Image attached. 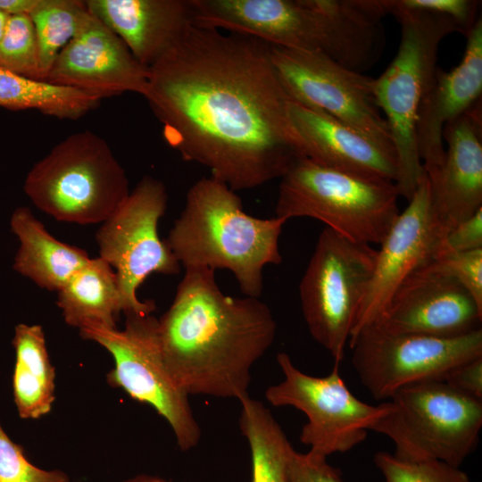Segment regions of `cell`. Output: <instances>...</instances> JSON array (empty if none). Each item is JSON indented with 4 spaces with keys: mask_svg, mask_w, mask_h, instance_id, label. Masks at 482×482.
I'll use <instances>...</instances> for the list:
<instances>
[{
    "mask_svg": "<svg viewBox=\"0 0 482 482\" xmlns=\"http://www.w3.org/2000/svg\"><path fill=\"white\" fill-rule=\"evenodd\" d=\"M148 70L144 97L167 144L232 190L280 179L305 157L269 44L193 23Z\"/></svg>",
    "mask_w": 482,
    "mask_h": 482,
    "instance_id": "obj_1",
    "label": "cell"
},
{
    "mask_svg": "<svg viewBox=\"0 0 482 482\" xmlns=\"http://www.w3.org/2000/svg\"><path fill=\"white\" fill-rule=\"evenodd\" d=\"M166 365L188 395L239 400L251 370L272 345L277 324L259 298L225 295L215 271L185 269L169 309L158 319Z\"/></svg>",
    "mask_w": 482,
    "mask_h": 482,
    "instance_id": "obj_2",
    "label": "cell"
},
{
    "mask_svg": "<svg viewBox=\"0 0 482 482\" xmlns=\"http://www.w3.org/2000/svg\"><path fill=\"white\" fill-rule=\"evenodd\" d=\"M286 222L247 214L236 191L210 176L188 189L164 241L185 269L228 270L245 296L260 298L265 266L282 261L279 237Z\"/></svg>",
    "mask_w": 482,
    "mask_h": 482,
    "instance_id": "obj_3",
    "label": "cell"
},
{
    "mask_svg": "<svg viewBox=\"0 0 482 482\" xmlns=\"http://www.w3.org/2000/svg\"><path fill=\"white\" fill-rule=\"evenodd\" d=\"M378 2L384 15H393L401 26L397 53L375 79V96L387 122L397 160L395 184L399 196L409 201L425 173L416 137L420 106L438 68L440 43L461 29L445 15L391 7L386 0Z\"/></svg>",
    "mask_w": 482,
    "mask_h": 482,
    "instance_id": "obj_4",
    "label": "cell"
},
{
    "mask_svg": "<svg viewBox=\"0 0 482 482\" xmlns=\"http://www.w3.org/2000/svg\"><path fill=\"white\" fill-rule=\"evenodd\" d=\"M395 182L327 167L307 157L280 178L276 217L318 220L350 240L380 245L396 220Z\"/></svg>",
    "mask_w": 482,
    "mask_h": 482,
    "instance_id": "obj_5",
    "label": "cell"
},
{
    "mask_svg": "<svg viewBox=\"0 0 482 482\" xmlns=\"http://www.w3.org/2000/svg\"><path fill=\"white\" fill-rule=\"evenodd\" d=\"M194 23L250 36L270 46L318 51L346 62L359 40L358 22L338 0H191Z\"/></svg>",
    "mask_w": 482,
    "mask_h": 482,
    "instance_id": "obj_6",
    "label": "cell"
},
{
    "mask_svg": "<svg viewBox=\"0 0 482 482\" xmlns=\"http://www.w3.org/2000/svg\"><path fill=\"white\" fill-rule=\"evenodd\" d=\"M34 205L59 221L102 223L129 195L125 170L96 133H74L28 173L23 187Z\"/></svg>",
    "mask_w": 482,
    "mask_h": 482,
    "instance_id": "obj_7",
    "label": "cell"
},
{
    "mask_svg": "<svg viewBox=\"0 0 482 482\" xmlns=\"http://www.w3.org/2000/svg\"><path fill=\"white\" fill-rule=\"evenodd\" d=\"M389 401L393 410L371 430L393 441L398 458L437 460L460 468L477 447L482 400L435 380L406 386Z\"/></svg>",
    "mask_w": 482,
    "mask_h": 482,
    "instance_id": "obj_8",
    "label": "cell"
},
{
    "mask_svg": "<svg viewBox=\"0 0 482 482\" xmlns=\"http://www.w3.org/2000/svg\"><path fill=\"white\" fill-rule=\"evenodd\" d=\"M124 314L123 329L88 327L79 329V335L112 355L114 368L106 376L108 384L153 407L171 428L179 448L193 449L200 441L201 428L189 395L174 380L164 361L158 319L152 313Z\"/></svg>",
    "mask_w": 482,
    "mask_h": 482,
    "instance_id": "obj_9",
    "label": "cell"
},
{
    "mask_svg": "<svg viewBox=\"0 0 482 482\" xmlns=\"http://www.w3.org/2000/svg\"><path fill=\"white\" fill-rule=\"evenodd\" d=\"M377 249L324 228L299 284L301 308L313 339L338 364L370 279Z\"/></svg>",
    "mask_w": 482,
    "mask_h": 482,
    "instance_id": "obj_10",
    "label": "cell"
},
{
    "mask_svg": "<svg viewBox=\"0 0 482 482\" xmlns=\"http://www.w3.org/2000/svg\"><path fill=\"white\" fill-rule=\"evenodd\" d=\"M167 202L164 184L145 176L96 231L99 257L115 271L124 313H152L154 301H140L137 288L153 273H179L181 265L158 234Z\"/></svg>",
    "mask_w": 482,
    "mask_h": 482,
    "instance_id": "obj_11",
    "label": "cell"
},
{
    "mask_svg": "<svg viewBox=\"0 0 482 482\" xmlns=\"http://www.w3.org/2000/svg\"><path fill=\"white\" fill-rule=\"evenodd\" d=\"M277 362L284 378L270 386L265 397L273 406H290L304 413L307 422L300 441L310 447L311 454L327 458L352 450L394 408L390 401L371 405L358 399L337 363L328 375L315 377L296 368L286 353H278Z\"/></svg>",
    "mask_w": 482,
    "mask_h": 482,
    "instance_id": "obj_12",
    "label": "cell"
},
{
    "mask_svg": "<svg viewBox=\"0 0 482 482\" xmlns=\"http://www.w3.org/2000/svg\"><path fill=\"white\" fill-rule=\"evenodd\" d=\"M352 363L377 400L419 382L443 381L459 364L482 356V329L454 337L393 334L369 327L352 337Z\"/></svg>",
    "mask_w": 482,
    "mask_h": 482,
    "instance_id": "obj_13",
    "label": "cell"
},
{
    "mask_svg": "<svg viewBox=\"0 0 482 482\" xmlns=\"http://www.w3.org/2000/svg\"><path fill=\"white\" fill-rule=\"evenodd\" d=\"M270 55L292 101L331 115L395 154L387 122L376 101L375 79L318 51L270 45Z\"/></svg>",
    "mask_w": 482,
    "mask_h": 482,
    "instance_id": "obj_14",
    "label": "cell"
},
{
    "mask_svg": "<svg viewBox=\"0 0 482 482\" xmlns=\"http://www.w3.org/2000/svg\"><path fill=\"white\" fill-rule=\"evenodd\" d=\"M444 236L425 172L407 207L400 212L378 245L375 266L354 317L349 340L377 323L398 287L434 259Z\"/></svg>",
    "mask_w": 482,
    "mask_h": 482,
    "instance_id": "obj_15",
    "label": "cell"
},
{
    "mask_svg": "<svg viewBox=\"0 0 482 482\" xmlns=\"http://www.w3.org/2000/svg\"><path fill=\"white\" fill-rule=\"evenodd\" d=\"M148 76V68L87 10L79 30L61 50L44 81L101 100L127 92L144 96Z\"/></svg>",
    "mask_w": 482,
    "mask_h": 482,
    "instance_id": "obj_16",
    "label": "cell"
},
{
    "mask_svg": "<svg viewBox=\"0 0 482 482\" xmlns=\"http://www.w3.org/2000/svg\"><path fill=\"white\" fill-rule=\"evenodd\" d=\"M481 320L482 309L469 292L429 262L398 287L371 327L393 334L454 337L480 328Z\"/></svg>",
    "mask_w": 482,
    "mask_h": 482,
    "instance_id": "obj_17",
    "label": "cell"
},
{
    "mask_svg": "<svg viewBox=\"0 0 482 482\" xmlns=\"http://www.w3.org/2000/svg\"><path fill=\"white\" fill-rule=\"evenodd\" d=\"M443 139L447 145L444 160L434 173L426 174L434 212L445 235L482 209L480 104L448 122Z\"/></svg>",
    "mask_w": 482,
    "mask_h": 482,
    "instance_id": "obj_18",
    "label": "cell"
},
{
    "mask_svg": "<svg viewBox=\"0 0 482 482\" xmlns=\"http://www.w3.org/2000/svg\"><path fill=\"white\" fill-rule=\"evenodd\" d=\"M460 63L451 71L437 68L421 101L417 121L418 151L425 172L434 173L445 157V126L462 115L481 98L482 20L478 18L466 36Z\"/></svg>",
    "mask_w": 482,
    "mask_h": 482,
    "instance_id": "obj_19",
    "label": "cell"
},
{
    "mask_svg": "<svg viewBox=\"0 0 482 482\" xmlns=\"http://www.w3.org/2000/svg\"><path fill=\"white\" fill-rule=\"evenodd\" d=\"M288 114L303 140L305 157L321 165L395 182V154L318 109L291 101Z\"/></svg>",
    "mask_w": 482,
    "mask_h": 482,
    "instance_id": "obj_20",
    "label": "cell"
},
{
    "mask_svg": "<svg viewBox=\"0 0 482 482\" xmlns=\"http://www.w3.org/2000/svg\"><path fill=\"white\" fill-rule=\"evenodd\" d=\"M85 4L146 68L194 23L191 0H87Z\"/></svg>",
    "mask_w": 482,
    "mask_h": 482,
    "instance_id": "obj_21",
    "label": "cell"
},
{
    "mask_svg": "<svg viewBox=\"0 0 482 482\" xmlns=\"http://www.w3.org/2000/svg\"><path fill=\"white\" fill-rule=\"evenodd\" d=\"M20 241L12 268L49 291H58L90 259L87 253L53 237L28 207H18L10 219Z\"/></svg>",
    "mask_w": 482,
    "mask_h": 482,
    "instance_id": "obj_22",
    "label": "cell"
},
{
    "mask_svg": "<svg viewBox=\"0 0 482 482\" xmlns=\"http://www.w3.org/2000/svg\"><path fill=\"white\" fill-rule=\"evenodd\" d=\"M64 321L79 330L88 327L117 328L125 304L113 269L100 257L90 258L57 291Z\"/></svg>",
    "mask_w": 482,
    "mask_h": 482,
    "instance_id": "obj_23",
    "label": "cell"
},
{
    "mask_svg": "<svg viewBox=\"0 0 482 482\" xmlns=\"http://www.w3.org/2000/svg\"><path fill=\"white\" fill-rule=\"evenodd\" d=\"M12 345L15 350L12 391L18 414L25 420L39 419L50 412L55 399V370L43 328L18 324Z\"/></svg>",
    "mask_w": 482,
    "mask_h": 482,
    "instance_id": "obj_24",
    "label": "cell"
},
{
    "mask_svg": "<svg viewBox=\"0 0 482 482\" xmlns=\"http://www.w3.org/2000/svg\"><path fill=\"white\" fill-rule=\"evenodd\" d=\"M239 426L251 451L252 482H291L295 449L270 411L249 394L241 397Z\"/></svg>",
    "mask_w": 482,
    "mask_h": 482,
    "instance_id": "obj_25",
    "label": "cell"
},
{
    "mask_svg": "<svg viewBox=\"0 0 482 482\" xmlns=\"http://www.w3.org/2000/svg\"><path fill=\"white\" fill-rule=\"evenodd\" d=\"M100 101L77 89L31 79L0 67V107L77 120L96 109Z\"/></svg>",
    "mask_w": 482,
    "mask_h": 482,
    "instance_id": "obj_26",
    "label": "cell"
},
{
    "mask_svg": "<svg viewBox=\"0 0 482 482\" xmlns=\"http://www.w3.org/2000/svg\"><path fill=\"white\" fill-rule=\"evenodd\" d=\"M87 12L85 1L39 0L29 14L36 31L43 81L61 50L79 30Z\"/></svg>",
    "mask_w": 482,
    "mask_h": 482,
    "instance_id": "obj_27",
    "label": "cell"
},
{
    "mask_svg": "<svg viewBox=\"0 0 482 482\" xmlns=\"http://www.w3.org/2000/svg\"><path fill=\"white\" fill-rule=\"evenodd\" d=\"M0 67L31 79L42 80L37 36L29 15L9 16L0 39Z\"/></svg>",
    "mask_w": 482,
    "mask_h": 482,
    "instance_id": "obj_28",
    "label": "cell"
},
{
    "mask_svg": "<svg viewBox=\"0 0 482 482\" xmlns=\"http://www.w3.org/2000/svg\"><path fill=\"white\" fill-rule=\"evenodd\" d=\"M374 463L385 482H473L459 467L437 460L411 461L378 452Z\"/></svg>",
    "mask_w": 482,
    "mask_h": 482,
    "instance_id": "obj_29",
    "label": "cell"
},
{
    "mask_svg": "<svg viewBox=\"0 0 482 482\" xmlns=\"http://www.w3.org/2000/svg\"><path fill=\"white\" fill-rule=\"evenodd\" d=\"M0 482H70V478L62 470L35 466L0 424Z\"/></svg>",
    "mask_w": 482,
    "mask_h": 482,
    "instance_id": "obj_30",
    "label": "cell"
},
{
    "mask_svg": "<svg viewBox=\"0 0 482 482\" xmlns=\"http://www.w3.org/2000/svg\"><path fill=\"white\" fill-rule=\"evenodd\" d=\"M430 263L464 287L482 309V248L438 252Z\"/></svg>",
    "mask_w": 482,
    "mask_h": 482,
    "instance_id": "obj_31",
    "label": "cell"
},
{
    "mask_svg": "<svg viewBox=\"0 0 482 482\" xmlns=\"http://www.w3.org/2000/svg\"><path fill=\"white\" fill-rule=\"evenodd\" d=\"M395 8L416 10L445 15L454 20L465 37L474 26L478 2L470 0H386Z\"/></svg>",
    "mask_w": 482,
    "mask_h": 482,
    "instance_id": "obj_32",
    "label": "cell"
},
{
    "mask_svg": "<svg viewBox=\"0 0 482 482\" xmlns=\"http://www.w3.org/2000/svg\"><path fill=\"white\" fill-rule=\"evenodd\" d=\"M291 482H344L339 471L330 466L327 458L295 450L290 460Z\"/></svg>",
    "mask_w": 482,
    "mask_h": 482,
    "instance_id": "obj_33",
    "label": "cell"
},
{
    "mask_svg": "<svg viewBox=\"0 0 482 482\" xmlns=\"http://www.w3.org/2000/svg\"><path fill=\"white\" fill-rule=\"evenodd\" d=\"M481 248L482 209L450 229L443 237L438 252L457 253Z\"/></svg>",
    "mask_w": 482,
    "mask_h": 482,
    "instance_id": "obj_34",
    "label": "cell"
},
{
    "mask_svg": "<svg viewBox=\"0 0 482 482\" xmlns=\"http://www.w3.org/2000/svg\"><path fill=\"white\" fill-rule=\"evenodd\" d=\"M443 381L464 395L482 400V356L454 367Z\"/></svg>",
    "mask_w": 482,
    "mask_h": 482,
    "instance_id": "obj_35",
    "label": "cell"
},
{
    "mask_svg": "<svg viewBox=\"0 0 482 482\" xmlns=\"http://www.w3.org/2000/svg\"><path fill=\"white\" fill-rule=\"evenodd\" d=\"M39 0H0V11L8 16L29 15Z\"/></svg>",
    "mask_w": 482,
    "mask_h": 482,
    "instance_id": "obj_36",
    "label": "cell"
},
{
    "mask_svg": "<svg viewBox=\"0 0 482 482\" xmlns=\"http://www.w3.org/2000/svg\"><path fill=\"white\" fill-rule=\"evenodd\" d=\"M124 482H170L160 477L140 475L132 478H129Z\"/></svg>",
    "mask_w": 482,
    "mask_h": 482,
    "instance_id": "obj_37",
    "label": "cell"
},
{
    "mask_svg": "<svg viewBox=\"0 0 482 482\" xmlns=\"http://www.w3.org/2000/svg\"><path fill=\"white\" fill-rule=\"evenodd\" d=\"M9 16L0 11V39L3 37V34L4 32V29L6 28V24L8 21Z\"/></svg>",
    "mask_w": 482,
    "mask_h": 482,
    "instance_id": "obj_38",
    "label": "cell"
}]
</instances>
